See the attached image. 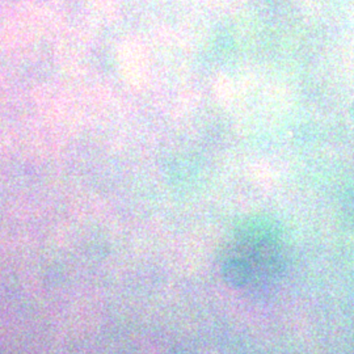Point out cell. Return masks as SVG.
Returning a JSON list of instances; mask_svg holds the SVG:
<instances>
[{"instance_id": "cell-1", "label": "cell", "mask_w": 354, "mask_h": 354, "mask_svg": "<svg viewBox=\"0 0 354 354\" xmlns=\"http://www.w3.org/2000/svg\"><path fill=\"white\" fill-rule=\"evenodd\" d=\"M285 269L279 230L268 218H250L236 227L222 257V276L230 288L259 292L273 286Z\"/></svg>"}]
</instances>
